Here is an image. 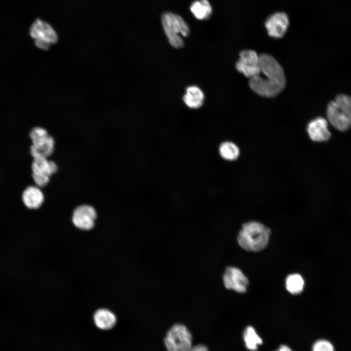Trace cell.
<instances>
[{"label": "cell", "mask_w": 351, "mask_h": 351, "mask_svg": "<svg viewBox=\"0 0 351 351\" xmlns=\"http://www.w3.org/2000/svg\"><path fill=\"white\" fill-rule=\"evenodd\" d=\"M260 74L250 78L249 85L253 91L258 95L272 98L278 95L284 89L286 78L283 69L271 55L262 54L259 55Z\"/></svg>", "instance_id": "1"}, {"label": "cell", "mask_w": 351, "mask_h": 351, "mask_svg": "<svg viewBox=\"0 0 351 351\" xmlns=\"http://www.w3.org/2000/svg\"><path fill=\"white\" fill-rule=\"evenodd\" d=\"M270 233V229L261 223L250 221L242 225L238 235V242L246 251L259 252L267 246Z\"/></svg>", "instance_id": "2"}, {"label": "cell", "mask_w": 351, "mask_h": 351, "mask_svg": "<svg viewBox=\"0 0 351 351\" xmlns=\"http://www.w3.org/2000/svg\"><path fill=\"white\" fill-rule=\"evenodd\" d=\"M327 116L330 123L341 132L351 127V97L338 94L328 104Z\"/></svg>", "instance_id": "3"}, {"label": "cell", "mask_w": 351, "mask_h": 351, "mask_svg": "<svg viewBox=\"0 0 351 351\" xmlns=\"http://www.w3.org/2000/svg\"><path fill=\"white\" fill-rule=\"evenodd\" d=\"M161 22L170 44L176 49L183 47L184 42L179 34L186 37L190 33L189 28L184 20L176 14L167 12L162 15Z\"/></svg>", "instance_id": "4"}, {"label": "cell", "mask_w": 351, "mask_h": 351, "mask_svg": "<svg viewBox=\"0 0 351 351\" xmlns=\"http://www.w3.org/2000/svg\"><path fill=\"white\" fill-rule=\"evenodd\" d=\"M167 351H187L193 345V336L183 324L173 325L167 331L164 339Z\"/></svg>", "instance_id": "5"}, {"label": "cell", "mask_w": 351, "mask_h": 351, "mask_svg": "<svg viewBox=\"0 0 351 351\" xmlns=\"http://www.w3.org/2000/svg\"><path fill=\"white\" fill-rule=\"evenodd\" d=\"M29 34L35 39L36 45L44 50H48L58 40L57 34L52 27L39 19L36 20L32 23Z\"/></svg>", "instance_id": "6"}, {"label": "cell", "mask_w": 351, "mask_h": 351, "mask_svg": "<svg viewBox=\"0 0 351 351\" xmlns=\"http://www.w3.org/2000/svg\"><path fill=\"white\" fill-rule=\"evenodd\" d=\"M239 59L235 64V67L238 72L250 78L260 74L259 56L254 51H241L239 53Z\"/></svg>", "instance_id": "7"}, {"label": "cell", "mask_w": 351, "mask_h": 351, "mask_svg": "<svg viewBox=\"0 0 351 351\" xmlns=\"http://www.w3.org/2000/svg\"><path fill=\"white\" fill-rule=\"evenodd\" d=\"M97 214L95 208L88 204H82L77 207L74 210L72 220L78 229L88 231L95 225Z\"/></svg>", "instance_id": "8"}, {"label": "cell", "mask_w": 351, "mask_h": 351, "mask_svg": "<svg viewBox=\"0 0 351 351\" xmlns=\"http://www.w3.org/2000/svg\"><path fill=\"white\" fill-rule=\"evenodd\" d=\"M289 25L288 16L283 12H277L271 14L265 21L268 35L275 39L282 38L287 32Z\"/></svg>", "instance_id": "9"}, {"label": "cell", "mask_w": 351, "mask_h": 351, "mask_svg": "<svg viewBox=\"0 0 351 351\" xmlns=\"http://www.w3.org/2000/svg\"><path fill=\"white\" fill-rule=\"evenodd\" d=\"M223 280L227 289L233 290L239 293L246 292L249 285L247 278L240 270L234 267H229L226 269Z\"/></svg>", "instance_id": "10"}, {"label": "cell", "mask_w": 351, "mask_h": 351, "mask_svg": "<svg viewBox=\"0 0 351 351\" xmlns=\"http://www.w3.org/2000/svg\"><path fill=\"white\" fill-rule=\"evenodd\" d=\"M307 130L310 138L314 142L327 141L331 136L327 120L323 117H319L311 121Z\"/></svg>", "instance_id": "11"}, {"label": "cell", "mask_w": 351, "mask_h": 351, "mask_svg": "<svg viewBox=\"0 0 351 351\" xmlns=\"http://www.w3.org/2000/svg\"><path fill=\"white\" fill-rule=\"evenodd\" d=\"M21 198L27 208L36 210L42 205L44 196L40 188L37 186H29L23 191Z\"/></svg>", "instance_id": "12"}, {"label": "cell", "mask_w": 351, "mask_h": 351, "mask_svg": "<svg viewBox=\"0 0 351 351\" xmlns=\"http://www.w3.org/2000/svg\"><path fill=\"white\" fill-rule=\"evenodd\" d=\"M32 174L44 175L50 177L58 170L57 164L47 158H35L31 164Z\"/></svg>", "instance_id": "13"}, {"label": "cell", "mask_w": 351, "mask_h": 351, "mask_svg": "<svg viewBox=\"0 0 351 351\" xmlns=\"http://www.w3.org/2000/svg\"><path fill=\"white\" fill-rule=\"evenodd\" d=\"M96 325L99 329L108 330L113 328L117 323L116 315L111 311L105 309L97 311L94 315Z\"/></svg>", "instance_id": "14"}, {"label": "cell", "mask_w": 351, "mask_h": 351, "mask_svg": "<svg viewBox=\"0 0 351 351\" xmlns=\"http://www.w3.org/2000/svg\"><path fill=\"white\" fill-rule=\"evenodd\" d=\"M204 95L202 91L197 86H191L186 90L183 97L185 104L190 108L198 109L203 104Z\"/></svg>", "instance_id": "15"}, {"label": "cell", "mask_w": 351, "mask_h": 351, "mask_svg": "<svg viewBox=\"0 0 351 351\" xmlns=\"http://www.w3.org/2000/svg\"><path fill=\"white\" fill-rule=\"evenodd\" d=\"M55 140L51 136L44 141L36 144H32L30 148L31 156L35 158H48L54 153Z\"/></svg>", "instance_id": "16"}, {"label": "cell", "mask_w": 351, "mask_h": 351, "mask_svg": "<svg viewBox=\"0 0 351 351\" xmlns=\"http://www.w3.org/2000/svg\"><path fill=\"white\" fill-rule=\"evenodd\" d=\"M190 10L198 20L209 19L212 13V6L208 0H199L194 1L190 6Z\"/></svg>", "instance_id": "17"}, {"label": "cell", "mask_w": 351, "mask_h": 351, "mask_svg": "<svg viewBox=\"0 0 351 351\" xmlns=\"http://www.w3.org/2000/svg\"><path fill=\"white\" fill-rule=\"evenodd\" d=\"M219 153L221 157L228 161L237 159L240 155L238 146L231 141H224L219 147Z\"/></svg>", "instance_id": "18"}, {"label": "cell", "mask_w": 351, "mask_h": 351, "mask_svg": "<svg viewBox=\"0 0 351 351\" xmlns=\"http://www.w3.org/2000/svg\"><path fill=\"white\" fill-rule=\"evenodd\" d=\"M243 340L247 349L250 351H256L259 345L262 344V340L252 326L246 328L243 333Z\"/></svg>", "instance_id": "19"}, {"label": "cell", "mask_w": 351, "mask_h": 351, "mask_svg": "<svg viewBox=\"0 0 351 351\" xmlns=\"http://www.w3.org/2000/svg\"><path fill=\"white\" fill-rule=\"evenodd\" d=\"M304 286V280L298 274H291L286 280L287 290L293 294L301 293L303 290Z\"/></svg>", "instance_id": "20"}, {"label": "cell", "mask_w": 351, "mask_h": 351, "mask_svg": "<svg viewBox=\"0 0 351 351\" xmlns=\"http://www.w3.org/2000/svg\"><path fill=\"white\" fill-rule=\"evenodd\" d=\"M50 135L44 128L37 127L33 128L29 133L32 144H36L45 141Z\"/></svg>", "instance_id": "21"}, {"label": "cell", "mask_w": 351, "mask_h": 351, "mask_svg": "<svg viewBox=\"0 0 351 351\" xmlns=\"http://www.w3.org/2000/svg\"><path fill=\"white\" fill-rule=\"evenodd\" d=\"M312 351H334L332 345L324 339L317 340L312 346Z\"/></svg>", "instance_id": "22"}, {"label": "cell", "mask_w": 351, "mask_h": 351, "mask_svg": "<svg viewBox=\"0 0 351 351\" xmlns=\"http://www.w3.org/2000/svg\"><path fill=\"white\" fill-rule=\"evenodd\" d=\"M32 178L36 186L40 188L46 186L50 181V177L44 175L32 174Z\"/></svg>", "instance_id": "23"}, {"label": "cell", "mask_w": 351, "mask_h": 351, "mask_svg": "<svg viewBox=\"0 0 351 351\" xmlns=\"http://www.w3.org/2000/svg\"><path fill=\"white\" fill-rule=\"evenodd\" d=\"M187 351H209L206 345L203 344H198L193 345Z\"/></svg>", "instance_id": "24"}, {"label": "cell", "mask_w": 351, "mask_h": 351, "mask_svg": "<svg viewBox=\"0 0 351 351\" xmlns=\"http://www.w3.org/2000/svg\"><path fill=\"white\" fill-rule=\"evenodd\" d=\"M275 351H292V349L285 345H281L278 350Z\"/></svg>", "instance_id": "25"}]
</instances>
